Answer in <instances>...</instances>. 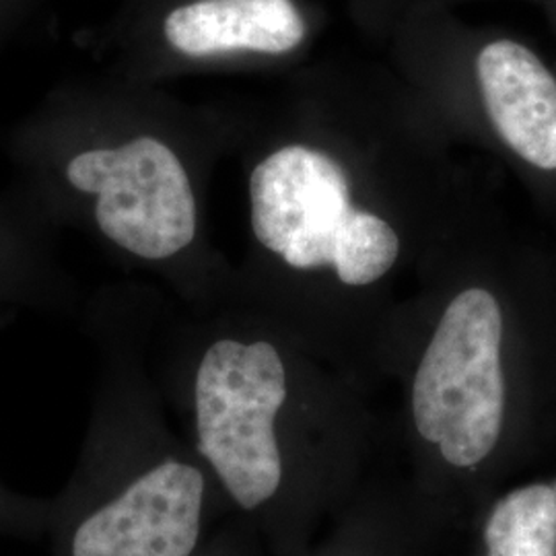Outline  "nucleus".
<instances>
[{
	"label": "nucleus",
	"instance_id": "obj_7",
	"mask_svg": "<svg viewBox=\"0 0 556 556\" xmlns=\"http://www.w3.org/2000/svg\"><path fill=\"white\" fill-rule=\"evenodd\" d=\"M303 36L305 23L293 0H199L165 20V38L188 56L236 50L282 54Z\"/></svg>",
	"mask_w": 556,
	"mask_h": 556
},
{
	"label": "nucleus",
	"instance_id": "obj_4",
	"mask_svg": "<svg viewBox=\"0 0 556 556\" xmlns=\"http://www.w3.org/2000/svg\"><path fill=\"white\" fill-rule=\"evenodd\" d=\"M250 199L260 243L303 270L332 264L355 211L337 161L299 144L260 163L250 179Z\"/></svg>",
	"mask_w": 556,
	"mask_h": 556
},
{
	"label": "nucleus",
	"instance_id": "obj_3",
	"mask_svg": "<svg viewBox=\"0 0 556 556\" xmlns=\"http://www.w3.org/2000/svg\"><path fill=\"white\" fill-rule=\"evenodd\" d=\"M66 179L85 194H98L103 236L135 256L169 258L194 239L190 179L161 140L142 137L118 149L85 151L68 163Z\"/></svg>",
	"mask_w": 556,
	"mask_h": 556
},
{
	"label": "nucleus",
	"instance_id": "obj_5",
	"mask_svg": "<svg viewBox=\"0 0 556 556\" xmlns=\"http://www.w3.org/2000/svg\"><path fill=\"white\" fill-rule=\"evenodd\" d=\"M202 501L199 468L161 462L80 523L73 556H190L199 542Z\"/></svg>",
	"mask_w": 556,
	"mask_h": 556
},
{
	"label": "nucleus",
	"instance_id": "obj_8",
	"mask_svg": "<svg viewBox=\"0 0 556 556\" xmlns=\"http://www.w3.org/2000/svg\"><path fill=\"white\" fill-rule=\"evenodd\" d=\"M486 556H556V491L528 484L498 498L484 526Z\"/></svg>",
	"mask_w": 556,
	"mask_h": 556
},
{
	"label": "nucleus",
	"instance_id": "obj_1",
	"mask_svg": "<svg viewBox=\"0 0 556 556\" xmlns=\"http://www.w3.org/2000/svg\"><path fill=\"white\" fill-rule=\"evenodd\" d=\"M505 318L486 289H466L443 312L413 383L418 435L457 470L495 450L507 404Z\"/></svg>",
	"mask_w": 556,
	"mask_h": 556
},
{
	"label": "nucleus",
	"instance_id": "obj_2",
	"mask_svg": "<svg viewBox=\"0 0 556 556\" xmlns=\"http://www.w3.org/2000/svg\"><path fill=\"white\" fill-rule=\"evenodd\" d=\"M287 374L268 342H215L197 374L199 450L239 507L256 509L277 495L282 456L277 417Z\"/></svg>",
	"mask_w": 556,
	"mask_h": 556
},
{
	"label": "nucleus",
	"instance_id": "obj_9",
	"mask_svg": "<svg viewBox=\"0 0 556 556\" xmlns=\"http://www.w3.org/2000/svg\"><path fill=\"white\" fill-rule=\"evenodd\" d=\"M397 252L396 231L376 215L355 208L338 239L332 266L344 285L363 287L383 277Z\"/></svg>",
	"mask_w": 556,
	"mask_h": 556
},
{
	"label": "nucleus",
	"instance_id": "obj_6",
	"mask_svg": "<svg viewBox=\"0 0 556 556\" xmlns=\"http://www.w3.org/2000/svg\"><path fill=\"white\" fill-rule=\"evenodd\" d=\"M478 85L498 140L532 172L556 176V77L514 40L491 41L477 59Z\"/></svg>",
	"mask_w": 556,
	"mask_h": 556
}]
</instances>
